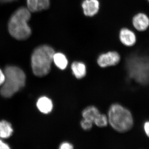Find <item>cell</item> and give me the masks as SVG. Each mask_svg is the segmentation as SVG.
Wrapping results in <instances>:
<instances>
[{
	"label": "cell",
	"instance_id": "obj_10",
	"mask_svg": "<svg viewBox=\"0 0 149 149\" xmlns=\"http://www.w3.org/2000/svg\"><path fill=\"white\" fill-rule=\"evenodd\" d=\"M37 105L39 110L45 114L51 112L53 107L52 101L46 97L40 98L37 102Z\"/></svg>",
	"mask_w": 149,
	"mask_h": 149
},
{
	"label": "cell",
	"instance_id": "obj_2",
	"mask_svg": "<svg viewBox=\"0 0 149 149\" xmlns=\"http://www.w3.org/2000/svg\"><path fill=\"white\" fill-rule=\"evenodd\" d=\"M55 51L50 46L43 45L37 47L31 57V65L33 73L38 77H43L51 70Z\"/></svg>",
	"mask_w": 149,
	"mask_h": 149
},
{
	"label": "cell",
	"instance_id": "obj_5",
	"mask_svg": "<svg viewBox=\"0 0 149 149\" xmlns=\"http://www.w3.org/2000/svg\"><path fill=\"white\" fill-rule=\"evenodd\" d=\"M120 59V55L117 52H109L99 56L97 62L101 67L106 68L118 64Z\"/></svg>",
	"mask_w": 149,
	"mask_h": 149
},
{
	"label": "cell",
	"instance_id": "obj_6",
	"mask_svg": "<svg viewBox=\"0 0 149 149\" xmlns=\"http://www.w3.org/2000/svg\"><path fill=\"white\" fill-rule=\"evenodd\" d=\"M132 22L135 29L141 32L146 30L149 26L148 17L142 13L137 14L133 17Z\"/></svg>",
	"mask_w": 149,
	"mask_h": 149
},
{
	"label": "cell",
	"instance_id": "obj_18",
	"mask_svg": "<svg viewBox=\"0 0 149 149\" xmlns=\"http://www.w3.org/2000/svg\"><path fill=\"white\" fill-rule=\"evenodd\" d=\"M144 128L145 133L149 138V121L145 123L144 125Z\"/></svg>",
	"mask_w": 149,
	"mask_h": 149
},
{
	"label": "cell",
	"instance_id": "obj_15",
	"mask_svg": "<svg viewBox=\"0 0 149 149\" xmlns=\"http://www.w3.org/2000/svg\"><path fill=\"white\" fill-rule=\"evenodd\" d=\"M108 123L107 116L106 115L100 113L94 121V123L98 127L103 128L106 127Z\"/></svg>",
	"mask_w": 149,
	"mask_h": 149
},
{
	"label": "cell",
	"instance_id": "obj_21",
	"mask_svg": "<svg viewBox=\"0 0 149 149\" xmlns=\"http://www.w3.org/2000/svg\"><path fill=\"white\" fill-rule=\"evenodd\" d=\"M15 0H0V2L1 3H8L11 2Z\"/></svg>",
	"mask_w": 149,
	"mask_h": 149
},
{
	"label": "cell",
	"instance_id": "obj_12",
	"mask_svg": "<svg viewBox=\"0 0 149 149\" xmlns=\"http://www.w3.org/2000/svg\"><path fill=\"white\" fill-rule=\"evenodd\" d=\"M100 113L98 109L94 106H91L86 107L82 112L83 118L90 120L94 123L99 115Z\"/></svg>",
	"mask_w": 149,
	"mask_h": 149
},
{
	"label": "cell",
	"instance_id": "obj_16",
	"mask_svg": "<svg viewBox=\"0 0 149 149\" xmlns=\"http://www.w3.org/2000/svg\"><path fill=\"white\" fill-rule=\"evenodd\" d=\"M93 123L86 119H84L80 122V125L83 130H91L93 126Z\"/></svg>",
	"mask_w": 149,
	"mask_h": 149
},
{
	"label": "cell",
	"instance_id": "obj_3",
	"mask_svg": "<svg viewBox=\"0 0 149 149\" xmlns=\"http://www.w3.org/2000/svg\"><path fill=\"white\" fill-rule=\"evenodd\" d=\"M108 119L112 128L119 133H125L132 128L133 116L129 110L118 104H113L110 107Z\"/></svg>",
	"mask_w": 149,
	"mask_h": 149
},
{
	"label": "cell",
	"instance_id": "obj_14",
	"mask_svg": "<svg viewBox=\"0 0 149 149\" xmlns=\"http://www.w3.org/2000/svg\"><path fill=\"white\" fill-rule=\"evenodd\" d=\"M13 132L11 125L6 120L0 121V137L6 139L10 137Z\"/></svg>",
	"mask_w": 149,
	"mask_h": 149
},
{
	"label": "cell",
	"instance_id": "obj_8",
	"mask_svg": "<svg viewBox=\"0 0 149 149\" xmlns=\"http://www.w3.org/2000/svg\"><path fill=\"white\" fill-rule=\"evenodd\" d=\"M121 42L127 47H132L136 44V36L134 32L128 28H123L119 33Z\"/></svg>",
	"mask_w": 149,
	"mask_h": 149
},
{
	"label": "cell",
	"instance_id": "obj_4",
	"mask_svg": "<svg viewBox=\"0 0 149 149\" xmlns=\"http://www.w3.org/2000/svg\"><path fill=\"white\" fill-rule=\"evenodd\" d=\"M4 74L5 80L1 88V94L5 97H10L24 87L26 75L18 67L12 66L6 68Z\"/></svg>",
	"mask_w": 149,
	"mask_h": 149
},
{
	"label": "cell",
	"instance_id": "obj_13",
	"mask_svg": "<svg viewBox=\"0 0 149 149\" xmlns=\"http://www.w3.org/2000/svg\"><path fill=\"white\" fill-rule=\"evenodd\" d=\"M53 61L56 66L60 69H65L68 64L66 56L62 53H55L53 56Z\"/></svg>",
	"mask_w": 149,
	"mask_h": 149
},
{
	"label": "cell",
	"instance_id": "obj_7",
	"mask_svg": "<svg viewBox=\"0 0 149 149\" xmlns=\"http://www.w3.org/2000/svg\"><path fill=\"white\" fill-rule=\"evenodd\" d=\"M100 2L98 0H84L82 4L83 13L87 16L93 17L98 12Z\"/></svg>",
	"mask_w": 149,
	"mask_h": 149
},
{
	"label": "cell",
	"instance_id": "obj_17",
	"mask_svg": "<svg viewBox=\"0 0 149 149\" xmlns=\"http://www.w3.org/2000/svg\"><path fill=\"white\" fill-rule=\"evenodd\" d=\"M59 148L61 149H71L73 148L72 145L68 142H64L60 145Z\"/></svg>",
	"mask_w": 149,
	"mask_h": 149
},
{
	"label": "cell",
	"instance_id": "obj_11",
	"mask_svg": "<svg viewBox=\"0 0 149 149\" xmlns=\"http://www.w3.org/2000/svg\"><path fill=\"white\" fill-rule=\"evenodd\" d=\"M72 73L77 79H81L86 74V67L85 64L81 62L74 61L71 66Z\"/></svg>",
	"mask_w": 149,
	"mask_h": 149
},
{
	"label": "cell",
	"instance_id": "obj_22",
	"mask_svg": "<svg viewBox=\"0 0 149 149\" xmlns=\"http://www.w3.org/2000/svg\"><path fill=\"white\" fill-rule=\"evenodd\" d=\"M148 1L149 3V0H148Z\"/></svg>",
	"mask_w": 149,
	"mask_h": 149
},
{
	"label": "cell",
	"instance_id": "obj_1",
	"mask_svg": "<svg viewBox=\"0 0 149 149\" xmlns=\"http://www.w3.org/2000/svg\"><path fill=\"white\" fill-rule=\"evenodd\" d=\"M31 16V12L27 8H20L14 13L8 24L9 32L13 37L16 40H23L30 37L32 31L28 22Z\"/></svg>",
	"mask_w": 149,
	"mask_h": 149
},
{
	"label": "cell",
	"instance_id": "obj_9",
	"mask_svg": "<svg viewBox=\"0 0 149 149\" xmlns=\"http://www.w3.org/2000/svg\"><path fill=\"white\" fill-rule=\"evenodd\" d=\"M27 8L31 12H37L47 9L49 7L50 0H26Z\"/></svg>",
	"mask_w": 149,
	"mask_h": 149
},
{
	"label": "cell",
	"instance_id": "obj_20",
	"mask_svg": "<svg viewBox=\"0 0 149 149\" xmlns=\"http://www.w3.org/2000/svg\"><path fill=\"white\" fill-rule=\"evenodd\" d=\"M10 149L7 144L5 143L1 140H0V149Z\"/></svg>",
	"mask_w": 149,
	"mask_h": 149
},
{
	"label": "cell",
	"instance_id": "obj_19",
	"mask_svg": "<svg viewBox=\"0 0 149 149\" xmlns=\"http://www.w3.org/2000/svg\"><path fill=\"white\" fill-rule=\"evenodd\" d=\"M5 80V75L4 73L0 69V85H2Z\"/></svg>",
	"mask_w": 149,
	"mask_h": 149
}]
</instances>
